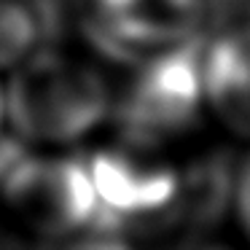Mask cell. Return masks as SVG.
I'll return each instance as SVG.
<instances>
[{
	"instance_id": "obj_1",
	"label": "cell",
	"mask_w": 250,
	"mask_h": 250,
	"mask_svg": "<svg viewBox=\"0 0 250 250\" xmlns=\"http://www.w3.org/2000/svg\"><path fill=\"white\" fill-rule=\"evenodd\" d=\"M103 76L70 57L41 51L19 67L8 86V116L27 140L65 143L86 135L108 113Z\"/></svg>"
},
{
	"instance_id": "obj_2",
	"label": "cell",
	"mask_w": 250,
	"mask_h": 250,
	"mask_svg": "<svg viewBox=\"0 0 250 250\" xmlns=\"http://www.w3.org/2000/svg\"><path fill=\"white\" fill-rule=\"evenodd\" d=\"M0 191L6 207L41 234L89 229L100 202L92 172L73 159H33L0 148Z\"/></svg>"
},
{
	"instance_id": "obj_3",
	"label": "cell",
	"mask_w": 250,
	"mask_h": 250,
	"mask_svg": "<svg viewBox=\"0 0 250 250\" xmlns=\"http://www.w3.org/2000/svg\"><path fill=\"white\" fill-rule=\"evenodd\" d=\"M202 43H183L156 57L137 76L119 108V124L132 146H153L194 124L202 92Z\"/></svg>"
},
{
	"instance_id": "obj_4",
	"label": "cell",
	"mask_w": 250,
	"mask_h": 250,
	"mask_svg": "<svg viewBox=\"0 0 250 250\" xmlns=\"http://www.w3.org/2000/svg\"><path fill=\"white\" fill-rule=\"evenodd\" d=\"M202 17L205 0H126L119 11L94 17L89 33L110 54H132L137 46L188 38Z\"/></svg>"
},
{
	"instance_id": "obj_5",
	"label": "cell",
	"mask_w": 250,
	"mask_h": 250,
	"mask_svg": "<svg viewBox=\"0 0 250 250\" xmlns=\"http://www.w3.org/2000/svg\"><path fill=\"white\" fill-rule=\"evenodd\" d=\"M97 202L113 215H148L167 207L178 188V175L164 167H137L121 153H97L89 164Z\"/></svg>"
},
{
	"instance_id": "obj_6",
	"label": "cell",
	"mask_w": 250,
	"mask_h": 250,
	"mask_svg": "<svg viewBox=\"0 0 250 250\" xmlns=\"http://www.w3.org/2000/svg\"><path fill=\"white\" fill-rule=\"evenodd\" d=\"M207 94L231 129L250 135V14L231 19L202 62Z\"/></svg>"
},
{
	"instance_id": "obj_7",
	"label": "cell",
	"mask_w": 250,
	"mask_h": 250,
	"mask_svg": "<svg viewBox=\"0 0 250 250\" xmlns=\"http://www.w3.org/2000/svg\"><path fill=\"white\" fill-rule=\"evenodd\" d=\"M231 194V162L226 153H215L202 159L178 180L172 205L178 212V223L188 226H210L223 215Z\"/></svg>"
},
{
	"instance_id": "obj_8",
	"label": "cell",
	"mask_w": 250,
	"mask_h": 250,
	"mask_svg": "<svg viewBox=\"0 0 250 250\" xmlns=\"http://www.w3.org/2000/svg\"><path fill=\"white\" fill-rule=\"evenodd\" d=\"M43 30L38 6L24 0H0V67L22 60Z\"/></svg>"
},
{
	"instance_id": "obj_9",
	"label": "cell",
	"mask_w": 250,
	"mask_h": 250,
	"mask_svg": "<svg viewBox=\"0 0 250 250\" xmlns=\"http://www.w3.org/2000/svg\"><path fill=\"white\" fill-rule=\"evenodd\" d=\"M239 212H242L245 223L250 229V162L242 169V178H239Z\"/></svg>"
}]
</instances>
